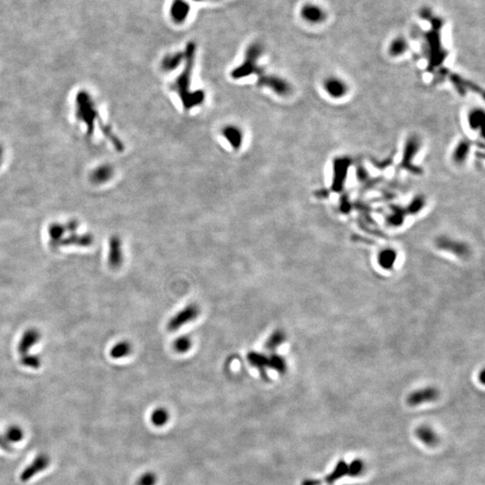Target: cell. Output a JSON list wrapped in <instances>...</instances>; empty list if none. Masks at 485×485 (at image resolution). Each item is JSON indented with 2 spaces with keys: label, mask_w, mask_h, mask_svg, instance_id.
<instances>
[{
  "label": "cell",
  "mask_w": 485,
  "mask_h": 485,
  "mask_svg": "<svg viewBox=\"0 0 485 485\" xmlns=\"http://www.w3.org/2000/svg\"><path fill=\"white\" fill-rule=\"evenodd\" d=\"M323 87L325 93L334 99L343 98L349 92L347 83L337 77H329L325 79L323 83Z\"/></svg>",
  "instance_id": "8"
},
{
  "label": "cell",
  "mask_w": 485,
  "mask_h": 485,
  "mask_svg": "<svg viewBox=\"0 0 485 485\" xmlns=\"http://www.w3.org/2000/svg\"><path fill=\"white\" fill-rule=\"evenodd\" d=\"M171 17L177 23L184 22L190 11V6L185 0H174L171 6Z\"/></svg>",
  "instance_id": "13"
},
{
  "label": "cell",
  "mask_w": 485,
  "mask_h": 485,
  "mask_svg": "<svg viewBox=\"0 0 485 485\" xmlns=\"http://www.w3.org/2000/svg\"><path fill=\"white\" fill-rule=\"evenodd\" d=\"M196 47L192 42L188 43L186 51L184 53V68L181 75L177 78L173 84L172 89L178 93L181 101L183 103L185 110H190L197 105H200L204 101L205 94L202 91L190 92V86L191 81V74L193 70L194 59H195Z\"/></svg>",
  "instance_id": "1"
},
{
  "label": "cell",
  "mask_w": 485,
  "mask_h": 485,
  "mask_svg": "<svg viewBox=\"0 0 485 485\" xmlns=\"http://www.w3.org/2000/svg\"><path fill=\"white\" fill-rule=\"evenodd\" d=\"M200 314V307L196 304H190L176 313L167 323V330L175 332L182 328L183 325L194 321Z\"/></svg>",
  "instance_id": "3"
},
{
  "label": "cell",
  "mask_w": 485,
  "mask_h": 485,
  "mask_svg": "<svg viewBox=\"0 0 485 485\" xmlns=\"http://www.w3.org/2000/svg\"><path fill=\"white\" fill-rule=\"evenodd\" d=\"M405 50V43L403 41H396L391 46V53L394 55H399Z\"/></svg>",
  "instance_id": "33"
},
{
  "label": "cell",
  "mask_w": 485,
  "mask_h": 485,
  "mask_svg": "<svg viewBox=\"0 0 485 485\" xmlns=\"http://www.w3.org/2000/svg\"><path fill=\"white\" fill-rule=\"evenodd\" d=\"M436 246L442 250L450 252L458 257L465 258L469 254V248L464 243L457 242L453 239L441 237L438 239Z\"/></svg>",
  "instance_id": "10"
},
{
  "label": "cell",
  "mask_w": 485,
  "mask_h": 485,
  "mask_svg": "<svg viewBox=\"0 0 485 485\" xmlns=\"http://www.w3.org/2000/svg\"><path fill=\"white\" fill-rule=\"evenodd\" d=\"M168 419H169V414L164 408H157V410H154L151 415V422L154 425L157 427L164 425L168 422Z\"/></svg>",
  "instance_id": "27"
},
{
  "label": "cell",
  "mask_w": 485,
  "mask_h": 485,
  "mask_svg": "<svg viewBox=\"0 0 485 485\" xmlns=\"http://www.w3.org/2000/svg\"><path fill=\"white\" fill-rule=\"evenodd\" d=\"M470 150V146L466 141L460 143L455 147V151L453 153V159L456 164H463L467 160L468 154Z\"/></svg>",
  "instance_id": "21"
},
{
  "label": "cell",
  "mask_w": 485,
  "mask_h": 485,
  "mask_svg": "<svg viewBox=\"0 0 485 485\" xmlns=\"http://www.w3.org/2000/svg\"><path fill=\"white\" fill-rule=\"evenodd\" d=\"M345 476H348V463L344 459H340L332 472L324 479H305L301 485H321L323 482L332 484Z\"/></svg>",
  "instance_id": "4"
},
{
  "label": "cell",
  "mask_w": 485,
  "mask_h": 485,
  "mask_svg": "<svg viewBox=\"0 0 485 485\" xmlns=\"http://www.w3.org/2000/svg\"><path fill=\"white\" fill-rule=\"evenodd\" d=\"M157 475L153 473H147L143 474L141 477L138 478L136 485H155L157 482Z\"/></svg>",
  "instance_id": "31"
},
{
  "label": "cell",
  "mask_w": 485,
  "mask_h": 485,
  "mask_svg": "<svg viewBox=\"0 0 485 485\" xmlns=\"http://www.w3.org/2000/svg\"><path fill=\"white\" fill-rule=\"evenodd\" d=\"M21 364L22 366L27 367L28 369L37 370L41 365V358L37 355L26 354L21 356Z\"/></svg>",
  "instance_id": "26"
},
{
  "label": "cell",
  "mask_w": 485,
  "mask_h": 485,
  "mask_svg": "<svg viewBox=\"0 0 485 485\" xmlns=\"http://www.w3.org/2000/svg\"><path fill=\"white\" fill-rule=\"evenodd\" d=\"M415 436L422 444L429 448H433L440 443V436L436 431L429 425L419 426L415 430Z\"/></svg>",
  "instance_id": "12"
},
{
  "label": "cell",
  "mask_w": 485,
  "mask_h": 485,
  "mask_svg": "<svg viewBox=\"0 0 485 485\" xmlns=\"http://www.w3.org/2000/svg\"><path fill=\"white\" fill-rule=\"evenodd\" d=\"M191 345H192V343L190 337L184 335L177 338L174 342L173 347H174V350L178 353H185L187 351H190Z\"/></svg>",
  "instance_id": "25"
},
{
  "label": "cell",
  "mask_w": 485,
  "mask_h": 485,
  "mask_svg": "<svg viewBox=\"0 0 485 485\" xmlns=\"http://www.w3.org/2000/svg\"><path fill=\"white\" fill-rule=\"evenodd\" d=\"M261 55V47L257 43L249 46L246 53V58L239 67L232 72V78L235 79L247 78L249 76L258 73L260 68L258 67L257 60Z\"/></svg>",
  "instance_id": "2"
},
{
  "label": "cell",
  "mask_w": 485,
  "mask_h": 485,
  "mask_svg": "<svg viewBox=\"0 0 485 485\" xmlns=\"http://www.w3.org/2000/svg\"><path fill=\"white\" fill-rule=\"evenodd\" d=\"M124 261L122 241L118 236H112L109 241L108 263L112 269L119 268Z\"/></svg>",
  "instance_id": "9"
},
{
  "label": "cell",
  "mask_w": 485,
  "mask_h": 485,
  "mask_svg": "<svg viewBox=\"0 0 485 485\" xmlns=\"http://www.w3.org/2000/svg\"><path fill=\"white\" fill-rule=\"evenodd\" d=\"M40 338V332L36 329H29L27 332H23L17 345V351L20 356L28 354L31 349L38 344Z\"/></svg>",
  "instance_id": "11"
},
{
  "label": "cell",
  "mask_w": 485,
  "mask_h": 485,
  "mask_svg": "<svg viewBox=\"0 0 485 485\" xmlns=\"http://www.w3.org/2000/svg\"><path fill=\"white\" fill-rule=\"evenodd\" d=\"M395 258L396 254H394L392 251H384L380 254V262L384 264V267H388L393 265Z\"/></svg>",
  "instance_id": "32"
},
{
  "label": "cell",
  "mask_w": 485,
  "mask_h": 485,
  "mask_svg": "<svg viewBox=\"0 0 485 485\" xmlns=\"http://www.w3.org/2000/svg\"><path fill=\"white\" fill-rule=\"evenodd\" d=\"M268 367L279 373H284L286 371V361L280 355L273 354L268 357Z\"/></svg>",
  "instance_id": "24"
},
{
  "label": "cell",
  "mask_w": 485,
  "mask_h": 485,
  "mask_svg": "<svg viewBox=\"0 0 485 485\" xmlns=\"http://www.w3.org/2000/svg\"><path fill=\"white\" fill-rule=\"evenodd\" d=\"M440 396L439 390L435 387H425L418 389L415 392L410 393L407 397V403L410 406H418L420 404L431 403L436 401Z\"/></svg>",
  "instance_id": "6"
},
{
  "label": "cell",
  "mask_w": 485,
  "mask_h": 485,
  "mask_svg": "<svg viewBox=\"0 0 485 485\" xmlns=\"http://www.w3.org/2000/svg\"><path fill=\"white\" fill-rule=\"evenodd\" d=\"M258 84L261 86L269 87L273 92L281 96L287 95L291 92L290 85L286 80L275 76L260 75Z\"/></svg>",
  "instance_id": "7"
},
{
  "label": "cell",
  "mask_w": 485,
  "mask_h": 485,
  "mask_svg": "<svg viewBox=\"0 0 485 485\" xmlns=\"http://www.w3.org/2000/svg\"><path fill=\"white\" fill-rule=\"evenodd\" d=\"M222 134L234 150H237L240 149L243 143V133L240 129L231 125L227 126L223 129Z\"/></svg>",
  "instance_id": "15"
},
{
  "label": "cell",
  "mask_w": 485,
  "mask_h": 485,
  "mask_svg": "<svg viewBox=\"0 0 485 485\" xmlns=\"http://www.w3.org/2000/svg\"><path fill=\"white\" fill-rule=\"evenodd\" d=\"M112 176V169L108 166H104V167L99 168L94 174L95 180L98 182H104L110 179Z\"/></svg>",
  "instance_id": "30"
},
{
  "label": "cell",
  "mask_w": 485,
  "mask_h": 485,
  "mask_svg": "<svg viewBox=\"0 0 485 485\" xmlns=\"http://www.w3.org/2000/svg\"><path fill=\"white\" fill-rule=\"evenodd\" d=\"M51 464V458L48 455L41 453L35 456V458L27 466L20 474V480L22 482H27L40 473L46 470Z\"/></svg>",
  "instance_id": "5"
},
{
  "label": "cell",
  "mask_w": 485,
  "mask_h": 485,
  "mask_svg": "<svg viewBox=\"0 0 485 485\" xmlns=\"http://www.w3.org/2000/svg\"><path fill=\"white\" fill-rule=\"evenodd\" d=\"M6 440L11 444V443H17L23 440L25 438V433L19 426H10L7 430L4 435Z\"/></svg>",
  "instance_id": "22"
},
{
  "label": "cell",
  "mask_w": 485,
  "mask_h": 485,
  "mask_svg": "<svg viewBox=\"0 0 485 485\" xmlns=\"http://www.w3.org/2000/svg\"><path fill=\"white\" fill-rule=\"evenodd\" d=\"M93 242V235L90 234L86 235H77L72 233L67 237L62 239L60 241V247H69V246H77V247H87L91 246Z\"/></svg>",
  "instance_id": "14"
},
{
  "label": "cell",
  "mask_w": 485,
  "mask_h": 485,
  "mask_svg": "<svg viewBox=\"0 0 485 485\" xmlns=\"http://www.w3.org/2000/svg\"><path fill=\"white\" fill-rule=\"evenodd\" d=\"M184 60V53H177L169 54L162 60V68L164 71H173Z\"/></svg>",
  "instance_id": "18"
},
{
  "label": "cell",
  "mask_w": 485,
  "mask_h": 485,
  "mask_svg": "<svg viewBox=\"0 0 485 485\" xmlns=\"http://www.w3.org/2000/svg\"><path fill=\"white\" fill-rule=\"evenodd\" d=\"M483 118H484V114L482 110H478V109L473 110L468 116V122H469L470 127L475 130H477L478 128H481L483 123Z\"/></svg>",
  "instance_id": "28"
},
{
  "label": "cell",
  "mask_w": 485,
  "mask_h": 485,
  "mask_svg": "<svg viewBox=\"0 0 485 485\" xmlns=\"http://www.w3.org/2000/svg\"><path fill=\"white\" fill-rule=\"evenodd\" d=\"M247 360L250 363L254 368H256L259 371L262 373H265V370L268 367V357L265 354L257 352V351H251L247 355Z\"/></svg>",
  "instance_id": "16"
},
{
  "label": "cell",
  "mask_w": 485,
  "mask_h": 485,
  "mask_svg": "<svg viewBox=\"0 0 485 485\" xmlns=\"http://www.w3.org/2000/svg\"><path fill=\"white\" fill-rule=\"evenodd\" d=\"M66 231V228L60 224H53L48 229V234L51 237L50 245L53 249H58L60 247V241L63 239V235Z\"/></svg>",
  "instance_id": "17"
},
{
  "label": "cell",
  "mask_w": 485,
  "mask_h": 485,
  "mask_svg": "<svg viewBox=\"0 0 485 485\" xmlns=\"http://www.w3.org/2000/svg\"><path fill=\"white\" fill-rule=\"evenodd\" d=\"M0 448L5 451H12L11 445L6 440L4 435H1V434H0Z\"/></svg>",
  "instance_id": "34"
},
{
  "label": "cell",
  "mask_w": 485,
  "mask_h": 485,
  "mask_svg": "<svg viewBox=\"0 0 485 485\" xmlns=\"http://www.w3.org/2000/svg\"><path fill=\"white\" fill-rule=\"evenodd\" d=\"M284 341H285L284 332L278 330V331L273 332L272 335L270 336L269 339L267 340V342L265 344V348L268 351H273L276 348L279 347L280 344L283 343Z\"/></svg>",
  "instance_id": "23"
},
{
  "label": "cell",
  "mask_w": 485,
  "mask_h": 485,
  "mask_svg": "<svg viewBox=\"0 0 485 485\" xmlns=\"http://www.w3.org/2000/svg\"><path fill=\"white\" fill-rule=\"evenodd\" d=\"M131 350L132 349H131V344L128 343V342H125V341H123V342L117 343L111 349L110 355H111L112 358H115V359L124 358L127 357L128 355H130Z\"/></svg>",
  "instance_id": "19"
},
{
  "label": "cell",
  "mask_w": 485,
  "mask_h": 485,
  "mask_svg": "<svg viewBox=\"0 0 485 485\" xmlns=\"http://www.w3.org/2000/svg\"><path fill=\"white\" fill-rule=\"evenodd\" d=\"M366 471V464L360 458L353 459L348 464V476L351 478L360 477Z\"/></svg>",
  "instance_id": "20"
},
{
  "label": "cell",
  "mask_w": 485,
  "mask_h": 485,
  "mask_svg": "<svg viewBox=\"0 0 485 485\" xmlns=\"http://www.w3.org/2000/svg\"><path fill=\"white\" fill-rule=\"evenodd\" d=\"M302 13L305 18L313 22L319 20V17H321V12H319L318 8L314 7H306L303 9Z\"/></svg>",
  "instance_id": "29"
}]
</instances>
